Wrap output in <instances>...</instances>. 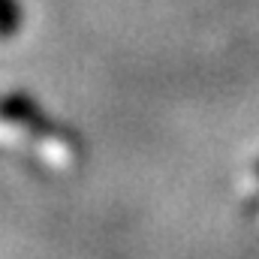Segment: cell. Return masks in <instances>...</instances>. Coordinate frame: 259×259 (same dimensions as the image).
<instances>
[{
	"label": "cell",
	"mask_w": 259,
	"mask_h": 259,
	"mask_svg": "<svg viewBox=\"0 0 259 259\" xmlns=\"http://www.w3.org/2000/svg\"><path fill=\"white\" fill-rule=\"evenodd\" d=\"M21 24V12L15 0H0V36H12Z\"/></svg>",
	"instance_id": "obj_1"
}]
</instances>
